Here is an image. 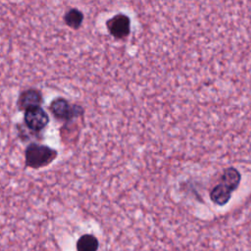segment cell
Instances as JSON below:
<instances>
[{
	"instance_id": "obj_1",
	"label": "cell",
	"mask_w": 251,
	"mask_h": 251,
	"mask_svg": "<svg viewBox=\"0 0 251 251\" xmlns=\"http://www.w3.org/2000/svg\"><path fill=\"white\" fill-rule=\"evenodd\" d=\"M239 182V172L234 168L226 169L221 177V181L212 189L210 193L211 200L219 206L226 204L230 199L231 193L237 188Z\"/></svg>"
},
{
	"instance_id": "obj_2",
	"label": "cell",
	"mask_w": 251,
	"mask_h": 251,
	"mask_svg": "<svg viewBox=\"0 0 251 251\" xmlns=\"http://www.w3.org/2000/svg\"><path fill=\"white\" fill-rule=\"evenodd\" d=\"M57 152L45 145L30 144L25 150V164L33 169H38L52 163Z\"/></svg>"
},
{
	"instance_id": "obj_3",
	"label": "cell",
	"mask_w": 251,
	"mask_h": 251,
	"mask_svg": "<svg viewBox=\"0 0 251 251\" xmlns=\"http://www.w3.org/2000/svg\"><path fill=\"white\" fill-rule=\"evenodd\" d=\"M48 123L49 117L41 107L28 109L25 113V124L31 130H41L47 126Z\"/></svg>"
},
{
	"instance_id": "obj_4",
	"label": "cell",
	"mask_w": 251,
	"mask_h": 251,
	"mask_svg": "<svg viewBox=\"0 0 251 251\" xmlns=\"http://www.w3.org/2000/svg\"><path fill=\"white\" fill-rule=\"evenodd\" d=\"M129 18L124 14H118L107 21V28L116 38H124L128 35L130 29Z\"/></svg>"
},
{
	"instance_id": "obj_5",
	"label": "cell",
	"mask_w": 251,
	"mask_h": 251,
	"mask_svg": "<svg viewBox=\"0 0 251 251\" xmlns=\"http://www.w3.org/2000/svg\"><path fill=\"white\" fill-rule=\"evenodd\" d=\"M50 110L52 114L60 120H70L78 113V108L71 106L69 102L63 98L55 99L50 105Z\"/></svg>"
},
{
	"instance_id": "obj_6",
	"label": "cell",
	"mask_w": 251,
	"mask_h": 251,
	"mask_svg": "<svg viewBox=\"0 0 251 251\" xmlns=\"http://www.w3.org/2000/svg\"><path fill=\"white\" fill-rule=\"evenodd\" d=\"M42 97L39 91L35 89H27L24 91L19 99V107L22 110H28L35 107H40Z\"/></svg>"
},
{
	"instance_id": "obj_7",
	"label": "cell",
	"mask_w": 251,
	"mask_h": 251,
	"mask_svg": "<svg viewBox=\"0 0 251 251\" xmlns=\"http://www.w3.org/2000/svg\"><path fill=\"white\" fill-rule=\"evenodd\" d=\"M77 251H97L98 240L91 234L82 235L76 242Z\"/></svg>"
},
{
	"instance_id": "obj_8",
	"label": "cell",
	"mask_w": 251,
	"mask_h": 251,
	"mask_svg": "<svg viewBox=\"0 0 251 251\" xmlns=\"http://www.w3.org/2000/svg\"><path fill=\"white\" fill-rule=\"evenodd\" d=\"M64 21L67 25L74 29H76L80 26L83 21V14L77 9H71L66 13Z\"/></svg>"
}]
</instances>
